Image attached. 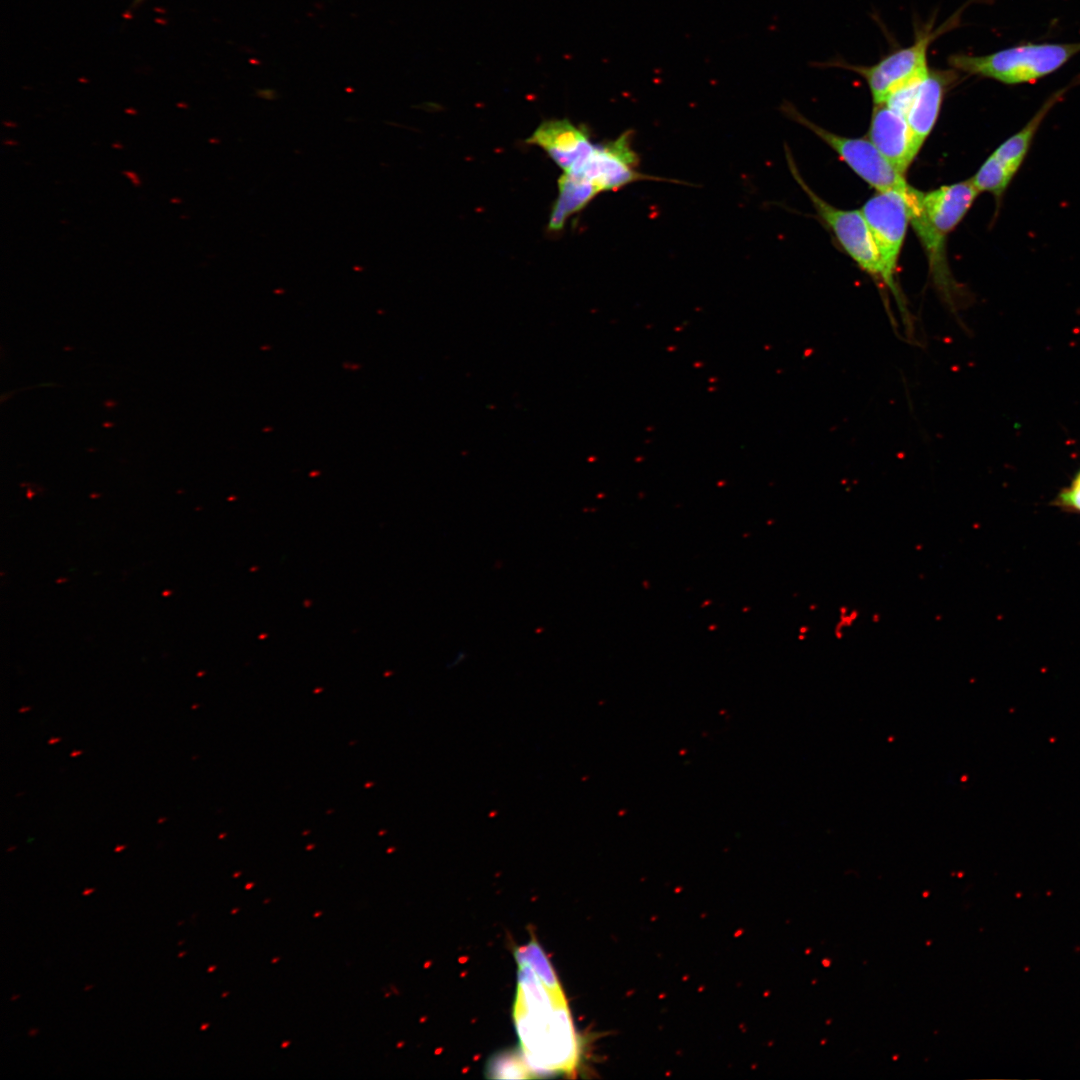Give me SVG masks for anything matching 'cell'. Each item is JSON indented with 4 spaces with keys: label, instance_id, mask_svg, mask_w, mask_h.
<instances>
[{
    "label": "cell",
    "instance_id": "obj_1",
    "mask_svg": "<svg viewBox=\"0 0 1080 1080\" xmlns=\"http://www.w3.org/2000/svg\"><path fill=\"white\" fill-rule=\"evenodd\" d=\"M519 965L513 1020L527 1065L539 1072H574L579 1044L565 996Z\"/></svg>",
    "mask_w": 1080,
    "mask_h": 1080
},
{
    "label": "cell",
    "instance_id": "obj_2",
    "mask_svg": "<svg viewBox=\"0 0 1080 1080\" xmlns=\"http://www.w3.org/2000/svg\"><path fill=\"white\" fill-rule=\"evenodd\" d=\"M632 132L626 131L613 141L597 143L558 181L559 194L553 205L548 228L563 229L567 219L582 210L602 192L616 191L642 180L669 181L639 171V156L632 148Z\"/></svg>",
    "mask_w": 1080,
    "mask_h": 1080
},
{
    "label": "cell",
    "instance_id": "obj_3",
    "mask_svg": "<svg viewBox=\"0 0 1080 1080\" xmlns=\"http://www.w3.org/2000/svg\"><path fill=\"white\" fill-rule=\"evenodd\" d=\"M978 194L970 179L923 192L921 216L912 224L926 251L934 285L954 314L963 307V297L948 269L945 239L964 218Z\"/></svg>",
    "mask_w": 1080,
    "mask_h": 1080
},
{
    "label": "cell",
    "instance_id": "obj_4",
    "mask_svg": "<svg viewBox=\"0 0 1080 1080\" xmlns=\"http://www.w3.org/2000/svg\"><path fill=\"white\" fill-rule=\"evenodd\" d=\"M1080 53V42L1023 43L986 55L952 54L948 64L958 72L1006 85L1032 83L1050 75Z\"/></svg>",
    "mask_w": 1080,
    "mask_h": 1080
},
{
    "label": "cell",
    "instance_id": "obj_5",
    "mask_svg": "<svg viewBox=\"0 0 1080 1080\" xmlns=\"http://www.w3.org/2000/svg\"><path fill=\"white\" fill-rule=\"evenodd\" d=\"M785 112L795 121L807 127L876 192H896L907 202L910 220L921 211L923 191L910 186L869 139L849 138L830 132L802 116L792 106H784Z\"/></svg>",
    "mask_w": 1080,
    "mask_h": 1080
},
{
    "label": "cell",
    "instance_id": "obj_6",
    "mask_svg": "<svg viewBox=\"0 0 1080 1080\" xmlns=\"http://www.w3.org/2000/svg\"><path fill=\"white\" fill-rule=\"evenodd\" d=\"M872 234L883 272V287L894 296L907 335L913 330V320L907 310L896 280L899 255L904 243L909 208L902 195L896 192H876L860 209Z\"/></svg>",
    "mask_w": 1080,
    "mask_h": 1080
},
{
    "label": "cell",
    "instance_id": "obj_7",
    "mask_svg": "<svg viewBox=\"0 0 1080 1080\" xmlns=\"http://www.w3.org/2000/svg\"><path fill=\"white\" fill-rule=\"evenodd\" d=\"M937 36L931 27L920 30L913 44L898 48L869 66L831 62L860 75L867 83L874 104H883L896 91L918 83L929 73L928 49Z\"/></svg>",
    "mask_w": 1080,
    "mask_h": 1080
},
{
    "label": "cell",
    "instance_id": "obj_8",
    "mask_svg": "<svg viewBox=\"0 0 1080 1080\" xmlns=\"http://www.w3.org/2000/svg\"><path fill=\"white\" fill-rule=\"evenodd\" d=\"M786 155L792 175L811 200L819 217L831 229L845 252L883 287V272L878 252L861 210L839 209L823 200L803 180L788 149Z\"/></svg>",
    "mask_w": 1080,
    "mask_h": 1080
},
{
    "label": "cell",
    "instance_id": "obj_9",
    "mask_svg": "<svg viewBox=\"0 0 1080 1080\" xmlns=\"http://www.w3.org/2000/svg\"><path fill=\"white\" fill-rule=\"evenodd\" d=\"M958 71L930 69L918 84L905 115L916 156L937 121L948 88L958 79Z\"/></svg>",
    "mask_w": 1080,
    "mask_h": 1080
},
{
    "label": "cell",
    "instance_id": "obj_10",
    "mask_svg": "<svg viewBox=\"0 0 1080 1080\" xmlns=\"http://www.w3.org/2000/svg\"><path fill=\"white\" fill-rule=\"evenodd\" d=\"M527 143L541 147L563 171L572 167L595 145L584 126H576L568 119L543 121Z\"/></svg>",
    "mask_w": 1080,
    "mask_h": 1080
},
{
    "label": "cell",
    "instance_id": "obj_11",
    "mask_svg": "<svg viewBox=\"0 0 1080 1080\" xmlns=\"http://www.w3.org/2000/svg\"><path fill=\"white\" fill-rule=\"evenodd\" d=\"M869 140L901 174H905L915 155L906 118L886 104H874Z\"/></svg>",
    "mask_w": 1080,
    "mask_h": 1080
},
{
    "label": "cell",
    "instance_id": "obj_12",
    "mask_svg": "<svg viewBox=\"0 0 1080 1080\" xmlns=\"http://www.w3.org/2000/svg\"><path fill=\"white\" fill-rule=\"evenodd\" d=\"M1071 86H1073V83L1051 94L1033 117L1019 131L1002 142L990 155L1010 180H1013L1022 166L1043 120L1064 97Z\"/></svg>",
    "mask_w": 1080,
    "mask_h": 1080
},
{
    "label": "cell",
    "instance_id": "obj_13",
    "mask_svg": "<svg viewBox=\"0 0 1080 1080\" xmlns=\"http://www.w3.org/2000/svg\"><path fill=\"white\" fill-rule=\"evenodd\" d=\"M514 954L517 963L528 966L550 991L565 996L554 969L537 941L532 939L525 946L518 947Z\"/></svg>",
    "mask_w": 1080,
    "mask_h": 1080
},
{
    "label": "cell",
    "instance_id": "obj_14",
    "mask_svg": "<svg viewBox=\"0 0 1080 1080\" xmlns=\"http://www.w3.org/2000/svg\"><path fill=\"white\" fill-rule=\"evenodd\" d=\"M1050 505L1067 513L1080 514V468L1070 484L1057 493Z\"/></svg>",
    "mask_w": 1080,
    "mask_h": 1080
},
{
    "label": "cell",
    "instance_id": "obj_15",
    "mask_svg": "<svg viewBox=\"0 0 1080 1080\" xmlns=\"http://www.w3.org/2000/svg\"><path fill=\"white\" fill-rule=\"evenodd\" d=\"M497 1078H527V1065L514 1056H502L494 1060L489 1070Z\"/></svg>",
    "mask_w": 1080,
    "mask_h": 1080
},
{
    "label": "cell",
    "instance_id": "obj_16",
    "mask_svg": "<svg viewBox=\"0 0 1080 1080\" xmlns=\"http://www.w3.org/2000/svg\"><path fill=\"white\" fill-rule=\"evenodd\" d=\"M124 174H126L127 177H129L135 185H139V179L137 175H135L133 172L125 171Z\"/></svg>",
    "mask_w": 1080,
    "mask_h": 1080
},
{
    "label": "cell",
    "instance_id": "obj_17",
    "mask_svg": "<svg viewBox=\"0 0 1080 1080\" xmlns=\"http://www.w3.org/2000/svg\"><path fill=\"white\" fill-rule=\"evenodd\" d=\"M144 1H146V0H133L132 4L130 6V9L138 8L142 3H144Z\"/></svg>",
    "mask_w": 1080,
    "mask_h": 1080
},
{
    "label": "cell",
    "instance_id": "obj_18",
    "mask_svg": "<svg viewBox=\"0 0 1080 1080\" xmlns=\"http://www.w3.org/2000/svg\"><path fill=\"white\" fill-rule=\"evenodd\" d=\"M93 891H94V888H91V889H86L85 891H83V892H82V894H83V895H89V894H90L91 892H93Z\"/></svg>",
    "mask_w": 1080,
    "mask_h": 1080
},
{
    "label": "cell",
    "instance_id": "obj_19",
    "mask_svg": "<svg viewBox=\"0 0 1080 1080\" xmlns=\"http://www.w3.org/2000/svg\"><path fill=\"white\" fill-rule=\"evenodd\" d=\"M37 1032H38V1029H31V1030L29 1031V1033H28V1034H29V1036H33V1035H35V1034H36Z\"/></svg>",
    "mask_w": 1080,
    "mask_h": 1080
},
{
    "label": "cell",
    "instance_id": "obj_20",
    "mask_svg": "<svg viewBox=\"0 0 1080 1080\" xmlns=\"http://www.w3.org/2000/svg\"><path fill=\"white\" fill-rule=\"evenodd\" d=\"M125 847H126L125 845H123V846H118V847H117V848L115 849V851L117 852V851L123 850V849H124Z\"/></svg>",
    "mask_w": 1080,
    "mask_h": 1080
},
{
    "label": "cell",
    "instance_id": "obj_21",
    "mask_svg": "<svg viewBox=\"0 0 1080 1080\" xmlns=\"http://www.w3.org/2000/svg\"><path fill=\"white\" fill-rule=\"evenodd\" d=\"M59 740L60 739H58V738L57 739H52V740L49 741V743L52 744L53 742H58Z\"/></svg>",
    "mask_w": 1080,
    "mask_h": 1080
},
{
    "label": "cell",
    "instance_id": "obj_22",
    "mask_svg": "<svg viewBox=\"0 0 1080 1080\" xmlns=\"http://www.w3.org/2000/svg\"><path fill=\"white\" fill-rule=\"evenodd\" d=\"M80 753H81L80 751H76V753H71V756H75V755L80 754Z\"/></svg>",
    "mask_w": 1080,
    "mask_h": 1080
},
{
    "label": "cell",
    "instance_id": "obj_23",
    "mask_svg": "<svg viewBox=\"0 0 1080 1080\" xmlns=\"http://www.w3.org/2000/svg\"><path fill=\"white\" fill-rule=\"evenodd\" d=\"M91 987H92V985L86 986L84 990H85V991H87V990H89V989H90Z\"/></svg>",
    "mask_w": 1080,
    "mask_h": 1080
},
{
    "label": "cell",
    "instance_id": "obj_24",
    "mask_svg": "<svg viewBox=\"0 0 1080 1080\" xmlns=\"http://www.w3.org/2000/svg\"><path fill=\"white\" fill-rule=\"evenodd\" d=\"M18 997H19L18 995H15V996H13V997L11 998V1000H15V999H17Z\"/></svg>",
    "mask_w": 1080,
    "mask_h": 1080
},
{
    "label": "cell",
    "instance_id": "obj_25",
    "mask_svg": "<svg viewBox=\"0 0 1080 1080\" xmlns=\"http://www.w3.org/2000/svg\"><path fill=\"white\" fill-rule=\"evenodd\" d=\"M207 1026H208V1024H205V1025H203V1026L201 1027V1030H204V1029H205V1028H206Z\"/></svg>",
    "mask_w": 1080,
    "mask_h": 1080
},
{
    "label": "cell",
    "instance_id": "obj_26",
    "mask_svg": "<svg viewBox=\"0 0 1080 1080\" xmlns=\"http://www.w3.org/2000/svg\"><path fill=\"white\" fill-rule=\"evenodd\" d=\"M28 709H29V707H28V708H22V709L20 710V712H22V711H26V710H28Z\"/></svg>",
    "mask_w": 1080,
    "mask_h": 1080
},
{
    "label": "cell",
    "instance_id": "obj_27",
    "mask_svg": "<svg viewBox=\"0 0 1080 1080\" xmlns=\"http://www.w3.org/2000/svg\"><path fill=\"white\" fill-rule=\"evenodd\" d=\"M184 954H185V952H182V953H180V954L178 955V957H182V956H183Z\"/></svg>",
    "mask_w": 1080,
    "mask_h": 1080
},
{
    "label": "cell",
    "instance_id": "obj_28",
    "mask_svg": "<svg viewBox=\"0 0 1080 1080\" xmlns=\"http://www.w3.org/2000/svg\"><path fill=\"white\" fill-rule=\"evenodd\" d=\"M215 968H216V967H215V966H213V967H211V968H210V969H209L208 971L210 972V971L214 970Z\"/></svg>",
    "mask_w": 1080,
    "mask_h": 1080
}]
</instances>
